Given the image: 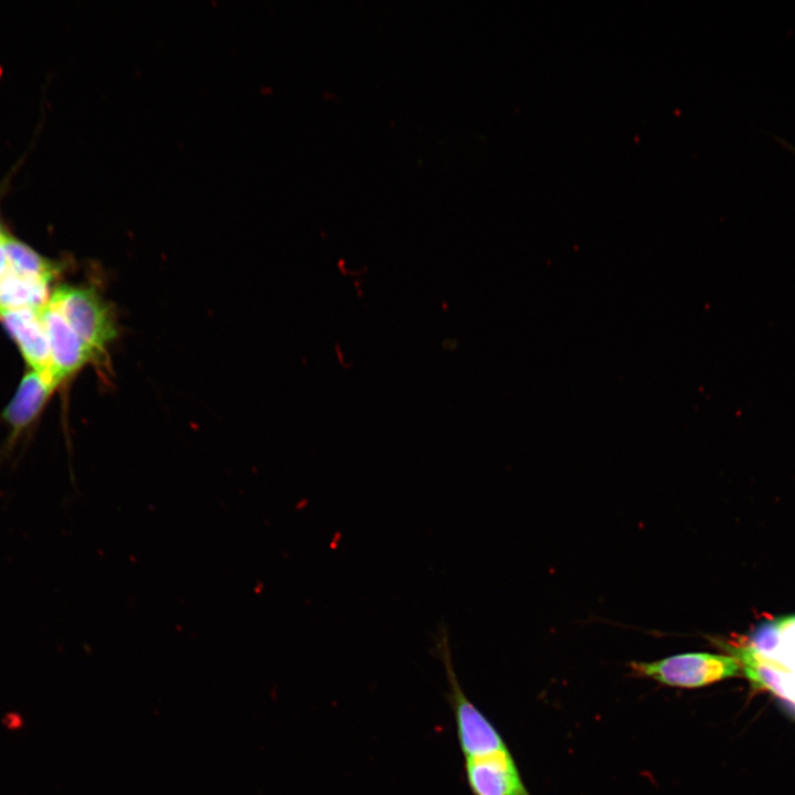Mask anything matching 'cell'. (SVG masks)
Segmentation results:
<instances>
[{
	"label": "cell",
	"mask_w": 795,
	"mask_h": 795,
	"mask_svg": "<svg viewBox=\"0 0 795 795\" xmlns=\"http://www.w3.org/2000/svg\"><path fill=\"white\" fill-rule=\"evenodd\" d=\"M3 246L9 269L22 276L51 282L56 272V266L52 262L9 234L3 241Z\"/></svg>",
	"instance_id": "30bf717a"
},
{
	"label": "cell",
	"mask_w": 795,
	"mask_h": 795,
	"mask_svg": "<svg viewBox=\"0 0 795 795\" xmlns=\"http://www.w3.org/2000/svg\"><path fill=\"white\" fill-rule=\"evenodd\" d=\"M55 386L47 377L36 371L24 375L3 412V418L12 427L11 442L35 418Z\"/></svg>",
	"instance_id": "ba28073f"
},
{
	"label": "cell",
	"mask_w": 795,
	"mask_h": 795,
	"mask_svg": "<svg viewBox=\"0 0 795 795\" xmlns=\"http://www.w3.org/2000/svg\"><path fill=\"white\" fill-rule=\"evenodd\" d=\"M39 315L47 338L52 369L57 383L84 364L96 361L91 350L52 304L47 301L39 310Z\"/></svg>",
	"instance_id": "5b68a950"
},
{
	"label": "cell",
	"mask_w": 795,
	"mask_h": 795,
	"mask_svg": "<svg viewBox=\"0 0 795 795\" xmlns=\"http://www.w3.org/2000/svg\"><path fill=\"white\" fill-rule=\"evenodd\" d=\"M466 775L474 795H530L510 751L466 759Z\"/></svg>",
	"instance_id": "52a82bcc"
},
{
	"label": "cell",
	"mask_w": 795,
	"mask_h": 795,
	"mask_svg": "<svg viewBox=\"0 0 795 795\" xmlns=\"http://www.w3.org/2000/svg\"><path fill=\"white\" fill-rule=\"evenodd\" d=\"M438 632L437 647L451 683L457 733L463 753L466 759H469L508 752L507 745L495 727L462 691L452 666L447 629L445 626H441Z\"/></svg>",
	"instance_id": "277c9868"
},
{
	"label": "cell",
	"mask_w": 795,
	"mask_h": 795,
	"mask_svg": "<svg viewBox=\"0 0 795 795\" xmlns=\"http://www.w3.org/2000/svg\"><path fill=\"white\" fill-rule=\"evenodd\" d=\"M731 651L753 686L770 690L795 710V616L768 622L749 645Z\"/></svg>",
	"instance_id": "6da1fadb"
},
{
	"label": "cell",
	"mask_w": 795,
	"mask_h": 795,
	"mask_svg": "<svg viewBox=\"0 0 795 795\" xmlns=\"http://www.w3.org/2000/svg\"><path fill=\"white\" fill-rule=\"evenodd\" d=\"M0 321L14 339L29 365L47 377L55 385L45 330L35 309H1Z\"/></svg>",
	"instance_id": "8992f818"
},
{
	"label": "cell",
	"mask_w": 795,
	"mask_h": 795,
	"mask_svg": "<svg viewBox=\"0 0 795 795\" xmlns=\"http://www.w3.org/2000/svg\"><path fill=\"white\" fill-rule=\"evenodd\" d=\"M628 666L637 677L682 689L704 687L741 671L735 657L709 653H683L654 661H630Z\"/></svg>",
	"instance_id": "7a4b0ae2"
},
{
	"label": "cell",
	"mask_w": 795,
	"mask_h": 795,
	"mask_svg": "<svg viewBox=\"0 0 795 795\" xmlns=\"http://www.w3.org/2000/svg\"><path fill=\"white\" fill-rule=\"evenodd\" d=\"M8 233L3 230L1 223H0V241H2Z\"/></svg>",
	"instance_id": "7c38bea8"
},
{
	"label": "cell",
	"mask_w": 795,
	"mask_h": 795,
	"mask_svg": "<svg viewBox=\"0 0 795 795\" xmlns=\"http://www.w3.org/2000/svg\"><path fill=\"white\" fill-rule=\"evenodd\" d=\"M7 235H8V234H7ZM7 235H6V236H7ZM4 239H6V237H4ZM4 239H3L2 241H0V276L3 275V274L7 272L8 267H9L7 253H6V250H4V246H3V241H4Z\"/></svg>",
	"instance_id": "8fae6325"
},
{
	"label": "cell",
	"mask_w": 795,
	"mask_h": 795,
	"mask_svg": "<svg viewBox=\"0 0 795 795\" xmlns=\"http://www.w3.org/2000/svg\"><path fill=\"white\" fill-rule=\"evenodd\" d=\"M49 303L62 314L96 360L104 356L117 330L113 312L94 289L60 286Z\"/></svg>",
	"instance_id": "3957f363"
},
{
	"label": "cell",
	"mask_w": 795,
	"mask_h": 795,
	"mask_svg": "<svg viewBox=\"0 0 795 795\" xmlns=\"http://www.w3.org/2000/svg\"><path fill=\"white\" fill-rule=\"evenodd\" d=\"M47 285V282L19 275L8 267L0 276V310H40L49 301Z\"/></svg>",
	"instance_id": "9c48e42d"
}]
</instances>
